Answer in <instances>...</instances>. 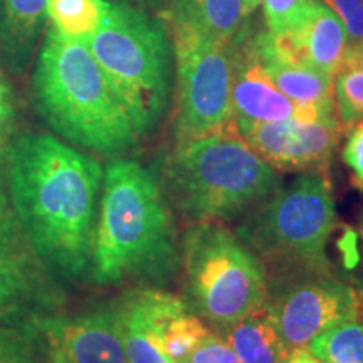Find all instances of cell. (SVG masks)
Instances as JSON below:
<instances>
[{
	"mask_svg": "<svg viewBox=\"0 0 363 363\" xmlns=\"http://www.w3.org/2000/svg\"><path fill=\"white\" fill-rule=\"evenodd\" d=\"M262 0H242V9H244V16H251V13L259 7V4Z\"/></svg>",
	"mask_w": 363,
	"mask_h": 363,
	"instance_id": "cell-32",
	"label": "cell"
},
{
	"mask_svg": "<svg viewBox=\"0 0 363 363\" xmlns=\"http://www.w3.org/2000/svg\"><path fill=\"white\" fill-rule=\"evenodd\" d=\"M44 363H128L116 310L34 318Z\"/></svg>",
	"mask_w": 363,
	"mask_h": 363,
	"instance_id": "cell-12",
	"label": "cell"
},
{
	"mask_svg": "<svg viewBox=\"0 0 363 363\" xmlns=\"http://www.w3.org/2000/svg\"><path fill=\"white\" fill-rule=\"evenodd\" d=\"M306 348L325 363H363V318L331 326L313 338Z\"/></svg>",
	"mask_w": 363,
	"mask_h": 363,
	"instance_id": "cell-21",
	"label": "cell"
},
{
	"mask_svg": "<svg viewBox=\"0 0 363 363\" xmlns=\"http://www.w3.org/2000/svg\"><path fill=\"white\" fill-rule=\"evenodd\" d=\"M267 305L288 350L308 347L325 330L362 316L358 293L335 276L299 279L279 286L278 296L274 301H267Z\"/></svg>",
	"mask_w": 363,
	"mask_h": 363,
	"instance_id": "cell-9",
	"label": "cell"
},
{
	"mask_svg": "<svg viewBox=\"0 0 363 363\" xmlns=\"http://www.w3.org/2000/svg\"><path fill=\"white\" fill-rule=\"evenodd\" d=\"M267 40L279 57L311 66L330 76L337 74L348 51L347 30L342 21L318 0L313 2L308 16L294 29L278 35L267 33Z\"/></svg>",
	"mask_w": 363,
	"mask_h": 363,
	"instance_id": "cell-13",
	"label": "cell"
},
{
	"mask_svg": "<svg viewBox=\"0 0 363 363\" xmlns=\"http://www.w3.org/2000/svg\"><path fill=\"white\" fill-rule=\"evenodd\" d=\"M342 158L350 170V182L358 192H363V120L352 125L345 143Z\"/></svg>",
	"mask_w": 363,
	"mask_h": 363,
	"instance_id": "cell-27",
	"label": "cell"
},
{
	"mask_svg": "<svg viewBox=\"0 0 363 363\" xmlns=\"http://www.w3.org/2000/svg\"><path fill=\"white\" fill-rule=\"evenodd\" d=\"M33 93L45 123L76 147L120 155L138 142L128 113L88 45L51 24L35 57Z\"/></svg>",
	"mask_w": 363,
	"mask_h": 363,
	"instance_id": "cell-3",
	"label": "cell"
},
{
	"mask_svg": "<svg viewBox=\"0 0 363 363\" xmlns=\"http://www.w3.org/2000/svg\"><path fill=\"white\" fill-rule=\"evenodd\" d=\"M187 363H240V360L225 338L208 333L189 357Z\"/></svg>",
	"mask_w": 363,
	"mask_h": 363,
	"instance_id": "cell-28",
	"label": "cell"
},
{
	"mask_svg": "<svg viewBox=\"0 0 363 363\" xmlns=\"http://www.w3.org/2000/svg\"><path fill=\"white\" fill-rule=\"evenodd\" d=\"M13 115H16V110H13L12 89L9 86L2 69H0V160L4 158L9 138H11Z\"/></svg>",
	"mask_w": 363,
	"mask_h": 363,
	"instance_id": "cell-29",
	"label": "cell"
},
{
	"mask_svg": "<svg viewBox=\"0 0 363 363\" xmlns=\"http://www.w3.org/2000/svg\"><path fill=\"white\" fill-rule=\"evenodd\" d=\"M335 227L328 175L303 174L247 212L235 235L262 262L267 283L279 288L333 276L326 246Z\"/></svg>",
	"mask_w": 363,
	"mask_h": 363,
	"instance_id": "cell-5",
	"label": "cell"
},
{
	"mask_svg": "<svg viewBox=\"0 0 363 363\" xmlns=\"http://www.w3.org/2000/svg\"><path fill=\"white\" fill-rule=\"evenodd\" d=\"M362 239H363V225H362Z\"/></svg>",
	"mask_w": 363,
	"mask_h": 363,
	"instance_id": "cell-33",
	"label": "cell"
},
{
	"mask_svg": "<svg viewBox=\"0 0 363 363\" xmlns=\"http://www.w3.org/2000/svg\"><path fill=\"white\" fill-rule=\"evenodd\" d=\"M279 187L276 170L235 133L177 143L163 170L167 197L192 222L246 216Z\"/></svg>",
	"mask_w": 363,
	"mask_h": 363,
	"instance_id": "cell-4",
	"label": "cell"
},
{
	"mask_svg": "<svg viewBox=\"0 0 363 363\" xmlns=\"http://www.w3.org/2000/svg\"><path fill=\"white\" fill-rule=\"evenodd\" d=\"M315 0H262L267 33L278 35L296 27L310 12Z\"/></svg>",
	"mask_w": 363,
	"mask_h": 363,
	"instance_id": "cell-25",
	"label": "cell"
},
{
	"mask_svg": "<svg viewBox=\"0 0 363 363\" xmlns=\"http://www.w3.org/2000/svg\"><path fill=\"white\" fill-rule=\"evenodd\" d=\"M175 294L143 289L121 299L115 308L128 363H172L162 348V323L175 313L187 310Z\"/></svg>",
	"mask_w": 363,
	"mask_h": 363,
	"instance_id": "cell-14",
	"label": "cell"
},
{
	"mask_svg": "<svg viewBox=\"0 0 363 363\" xmlns=\"http://www.w3.org/2000/svg\"><path fill=\"white\" fill-rule=\"evenodd\" d=\"M9 202L39 261L66 279L89 269L103 169L48 133H24L6 153Z\"/></svg>",
	"mask_w": 363,
	"mask_h": 363,
	"instance_id": "cell-1",
	"label": "cell"
},
{
	"mask_svg": "<svg viewBox=\"0 0 363 363\" xmlns=\"http://www.w3.org/2000/svg\"><path fill=\"white\" fill-rule=\"evenodd\" d=\"M39 257L19 220L0 227V315L40 289Z\"/></svg>",
	"mask_w": 363,
	"mask_h": 363,
	"instance_id": "cell-17",
	"label": "cell"
},
{
	"mask_svg": "<svg viewBox=\"0 0 363 363\" xmlns=\"http://www.w3.org/2000/svg\"><path fill=\"white\" fill-rule=\"evenodd\" d=\"M343 125L337 113L252 125L239 136L274 170L328 175Z\"/></svg>",
	"mask_w": 363,
	"mask_h": 363,
	"instance_id": "cell-10",
	"label": "cell"
},
{
	"mask_svg": "<svg viewBox=\"0 0 363 363\" xmlns=\"http://www.w3.org/2000/svg\"><path fill=\"white\" fill-rule=\"evenodd\" d=\"M0 363H44L43 340L34 321L0 325Z\"/></svg>",
	"mask_w": 363,
	"mask_h": 363,
	"instance_id": "cell-24",
	"label": "cell"
},
{
	"mask_svg": "<svg viewBox=\"0 0 363 363\" xmlns=\"http://www.w3.org/2000/svg\"><path fill=\"white\" fill-rule=\"evenodd\" d=\"M338 16L347 30L348 48L363 44V0H321Z\"/></svg>",
	"mask_w": 363,
	"mask_h": 363,
	"instance_id": "cell-26",
	"label": "cell"
},
{
	"mask_svg": "<svg viewBox=\"0 0 363 363\" xmlns=\"http://www.w3.org/2000/svg\"><path fill=\"white\" fill-rule=\"evenodd\" d=\"M177 61L174 131L177 143L203 136L235 133L233 62L229 44L192 26L169 22Z\"/></svg>",
	"mask_w": 363,
	"mask_h": 363,
	"instance_id": "cell-8",
	"label": "cell"
},
{
	"mask_svg": "<svg viewBox=\"0 0 363 363\" xmlns=\"http://www.w3.org/2000/svg\"><path fill=\"white\" fill-rule=\"evenodd\" d=\"M211 331L197 315L187 310L167 318L162 323V348L172 363H187L195 348Z\"/></svg>",
	"mask_w": 363,
	"mask_h": 363,
	"instance_id": "cell-23",
	"label": "cell"
},
{
	"mask_svg": "<svg viewBox=\"0 0 363 363\" xmlns=\"http://www.w3.org/2000/svg\"><path fill=\"white\" fill-rule=\"evenodd\" d=\"M323 363H325V362H323Z\"/></svg>",
	"mask_w": 363,
	"mask_h": 363,
	"instance_id": "cell-34",
	"label": "cell"
},
{
	"mask_svg": "<svg viewBox=\"0 0 363 363\" xmlns=\"http://www.w3.org/2000/svg\"><path fill=\"white\" fill-rule=\"evenodd\" d=\"M224 331L240 363H281L288 353L267 303Z\"/></svg>",
	"mask_w": 363,
	"mask_h": 363,
	"instance_id": "cell-18",
	"label": "cell"
},
{
	"mask_svg": "<svg viewBox=\"0 0 363 363\" xmlns=\"http://www.w3.org/2000/svg\"><path fill=\"white\" fill-rule=\"evenodd\" d=\"M2 165V162H0ZM17 217L13 214L11 202H9V195L6 192V185H4L2 180V170H0V227H4L9 222L16 220Z\"/></svg>",
	"mask_w": 363,
	"mask_h": 363,
	"instance_id": "cell-30",
	"label": "cell"
},
{
	"mask_svg": "<svg viewBox=\"0 0 363 363\" xmlns=\"http://www.w3.org/2000/svg\"><path fill=\"white\" fill-rule=\"evenodd\" d=\"M187 306L225 330L269 301V283L256 254L219 222H195L182 240Z\"/></svg>",
	"mask_w": 363,
	"mask_h": 363,
	"instance_id": "cell-7",
	"label": "cell"
},
{
	"mask_svg": "<svg viewBox=\"0 0 363 363\" xmlns=\"http://www.w3.org/2000/svg\"><path fill=\"white\" fill-rule=\"evenodd\" d=\"M229 52L233 62L230 96L238 135L252 125L283 121L294 116L318 118L337 113V110L301 108L286 98L257 57L252 33L244 26L229 43Z\"/></svg>",
	"mask_w": 363,
	"mask_h": 363,
	"instance_id": "cell-11",
	"label": "cell"
},
{
	"mask_svg": "<svg viewBox=\"0 0 363 363\" xmlns=\"http://www.w3.org/2000/svg\"><path fill=\"white\" fill-rule=\"evenodd\" d=\"M335 110L343 126L363 120V44L350 45L333 76Z\"/></svg>",
	"mask_w": 363,
	"mask_h": 363,
	"instance_id": "cell-20",
	"label": "cell"
},
{
	"mask_svg": "<svg viewBox=\"0 0 363 363\" xmlns=\"http://www.w3.org/2000/svg\"><path fill=\"white\" fill-rule=\"evenodd\" d=\"M252 40L257 57L286 98L301 108L335 110L333 76L279 57L271 49L266 30L252 33Z\"/></svg>",
	"mask_w": 363,
	"mask_h": 363,
	"instance_id": "cell-15",
	"label": "cell"
},
{
	"mask_svg": "<svg viewBox=\"0 0 363 363\" xmlns=\"http://www.w3.org/2000/svg\"><path fill=\"white\" fill-rule=\"evenodd\" d=\"M281 363H323L321 360L313 355V353L308 350L306 347H298L288 350Z\"/></svg>",
	"mask_w": 363,
	"mask_h": 363,
	"instance_id": "cell-31",
	"label": "cell"
},
{
	"mask_svg": "<svg viewBox=\"0 0 363 363\" xmlns=\"http://www.w3.org/2000/svg\"><path fill=\"white\" fill-rule=\"evenodd\" d=\"M174 217L158 182L136 160H115L103 172L94 229L93 281H167L179 267Z\"/></svg>",
	"mask_w": 363,
	"mask_h": 363,
	"instance_id": "cell-2",
	"label": "cell"
},
{
	"mask_svg": "<svg viewBox=\"0 0 363 363\" xmlns=\"http://www.w3.org/2000/svg\"><path fill=\"white\" fill-rule=\"evenodd\" d=\"M48 22V0H0V56L13 74L30 66Z\"/></svg>",
	"mask_w": 363,
	"mask_h": 363,
	"instance_id": "cell-16",
	"label": "cell"
},
{
	"mask_svg": "<svg viewBox=\"0 0 363 363\" xmlns=\"http://www.w3.org/2000/svg\"><path fill=\"white\" fill-rule=\"evenodd\" d=\"M138 136L160 123L172 91L169 27L125 2L104 0L101 22L86 40Z\"/></svg>",
	"mask_w": 363,
	"mask_h": 363,
	"instance_id": "cell-6",
	"label": "cell"
},
{
	"mask_svg": "<svg viewBox=\"0 0 363 363\" xmlns=\"http://www.w3.org/2000/svg\"><path fill=\"white\" fill-rule=\"evenodd\" d=\"M244 17L242 0H172L167 21L192 26L229 44L242 27Z\"/></svg>",
	"mask_w": 363,
	"mask_h": 363,
	"instance_id": "cell-19",
	"label": "cell"
},
{
	"mask_svg": "<svg viewBox=\"0 0 363 363\" xmlns=\"http://www.w3.org/2000/svg\"><path fill=\"white\" fill-rule=\"evenodd\" d=\"M104 0H48V19L67 38L86 43L96 33Z\"/></svg>",
	"mask_w": 363,
	"mask_h": 363,
	"instance_id": "cell-22",
	"label": "cell"
}]
</instances>
